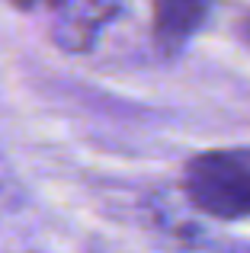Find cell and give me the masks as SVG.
<instances>
[{
  "instance_id": "obj_1",
  "label": "cell",
  "mask_w": 250,
  "mask_h": 253,
  "mask_svg": "<svg viewBox=\"0 0 250 253\" xmlns=\"http://www.w3.org/2000/svg\"><path fill=\"white\" fill-rule=\"evenodd\" d=\"M183 192L202 215L221 221L250 218V148H208L189 157Z\"/></svg>"
},
{
  "instance_id": "obj_2",
  "label": "cell",
  "mask_w": 250,
  "mask_h": 253,
  "mask_svg": "<svg viewBox=\"0 0 250 253\" xmlns=\"http://www.w3.org/2000/svg\"><path fill=\"white\" fill-rule=\"evenodd\" d=\"M48 6L55 45L61 51L81 55L96 45L106 23L119 13L122 0H48Z\"/></svg>"
},
{
  "instance_id": "obj_3",
  "label": "cell",
  "mask_w": 250,
  "mask_h": 253,
  "mask_svg": "<svg viewBox=\"0 0 250 253\" xmlns=\"http://www.w3.org/2000/svg\"><path fill=\"white\" fill-rule=\"evenodd\" d=\"M208 13V0H154V45L161 55H176L193 39Z\"/></svg>"
},
{
  "instance_id": "obj_4",
  "label": "cell",
  "mask_w": 250,
  "mask_h": 253,
  "mask_svg": "<svg viewBox=\"0 0 250 253\" xmlns=\"http://www.w3.org/2000/svg\"><path fill=\"white\" fill-rule=\"evenodd\" d=\"M247 36H250V23H247Z\"/></svg>"
},
{
  "instance_id": "obj_5",
  "label": "cell",
  "mask_w": 250,
  "mask_h": 253,
  "mask_svg": "<svg viewBox=\"0 0 250 253\" xmlns=\"http://www.w3.org/2000/svg\"><path fill=\"white\" fill-rule=\"evenodd\" d=\"M23 3H29V0H23Z\"/></svg>"
}]
</instances>
